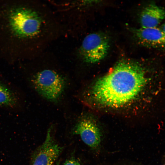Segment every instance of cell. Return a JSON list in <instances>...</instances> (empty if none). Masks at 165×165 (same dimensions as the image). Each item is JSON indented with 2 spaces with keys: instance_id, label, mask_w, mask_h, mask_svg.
I'll return each mask as SVG.
<instances>
[{
  "instance_id": "cell-1",
  "label": "cell",
  "mask_w": 165,
  "mask_h": 165,
  "mask_svg": "<svg viewBox=\"0 0 165 165\" xmlns=\"http://www.w3.org/2000/svg\"><path fill=\"white\" fill-rule=\"evenodd\" d=\"M163 76L161 71H148L137 62L120 61L91 86L85 101L114 109L128 106L141 97L151 103L159 96Z\"/></svg>"
},
{
  "instance_id": "cell-2",
  "label": "cell",
  "mask_w": 165,
  "mask_h": 165,
  "mask_svg": "<svg viewBox=\"0 0 165 165\" xmlns=\"http://www.w3.org/2000/svg\"><path fill=\"white\" fill-rule=\"evenodd\" d=\"M32 82L37 92L43 97L51 101L59 99L66 86V81L64 77L50 69H45L38 72L33 77Z\"/></svg>"
},
{
  "instance_id": "cell-3",
  "label": "cell",
  "mask_w": 165,
  "mask_h": 165,
  "mask_svg": "<svg viewBox=\"0 0 165 165\" xmlns=\"http://www.w3.org/2000/svg\"><path fill=\"white\" fill-rule=\"evenodd\" d=\"M10 25L12 31L20 37H32L38 34L41 29L42 20L35 11L28 8H17L11 13Z\"/></svg>"
},
{
  "instance_id": "cell-4",
  "label": "cell",
  "mask_w": 165,
  "mask_h": 165,
  "mask_svg": "<svg viewBox=\"0 0 165 165\" xmlns=\"http://www.w3.org/2000/svg\"><path fill=\"white\" fill-rule=\"evenodd\" d=\"M110 47L109 39L102 33H94L84 38L80 49V53L86 62L93 64L104 59Z\"/></svg>"
},
{
  "instance_id": "cell-5",
  "label": "cell",
  "mask_w": 165,
  "mask_h": 165,
  "mask_svg": "<svg viewBox=\"0 0 165 165\" xmlns=\"http://www.w3.org/2000/svg\"><path fill=\"white\" fill-rule=\"evenodd\" d=\"M84 143L91 148L98 149L102 142V134L96 121L90 117L83 116L77 122L73 130Z\"/></svg>"
},
{
  "instance_id": "cell-6",
  "label": "cell",
  "mask_w": 165,
  "mask_h": 165,
  "mask_svg": "<svg viewBox=\"0 0 165 165\" xmlns=\"http://www.w3.org/2000/svg\"><path fill=\"white\" fill-rule=\"evenodd\" d=\"M62 150L54 139L51 129L49 128L44 142L32 154L31 165H52Z\"/></svg>"
},
{
  "instance_id": "cell-7",
  "label": "cell",
  "mask_w": 165,
  "mask_h": 165,
  "mask_svg": "<svg viewBox=\"0 0 165 165\" xmlns=\"http://www.w3.org/2000/svg\"><path fill=\"white\" fill-rule=\"evenodd\" d=\"M134 38L140 45L165 51V32L158 27L134 28L132 30Z\"/></svg>"
},
{
  "instance_id": "cell-8",
  "label": "cell",
  "mask_w": 165,
  "mask_h": 165,
  "mask_svg": "<svg viewBox=\"0 0 165 165\" xmlns=\"http://www.w3.org/2000/svg\"><path fill=\"white\" fill-rule=\"evenodd\" d=\"M165 19V10L163 7L154 3L145 7L140 16L141 27L155 28Z\"/></svg>"
},
{
  "instance_id": "cell-9",
  "label": "cell",
  "mask_w": 165,
  "mask_h": 165,
  "mask_svg": "<svg viewBox=\"0 0 165 165\" xmlns=\"http://www.w3.org/2000/svg\"><path fill=\"white\" fill-rule=\"evenodd\" d=\"M17 94L4 83L0 82V107L14 109L19 105Z\"/></svg>"
},
{
  "instance_id": "cell-10",
  "label": "cell",
  "mask_w": 165,
  "mask_h": 165,
  "mask_svg": "<svg viewBox=\"0 0 165 165\" xmlns=\"http://www.w3.org/2000/svg\"><path fill=\"white\" fill-rule=\"evenodd\" d=\"M64 165H81V164L78 160L73 158L66 160Z\"/></svg>"
},
{
  "instance_id": "cell-11",
  "label": "cell",
  "mask_w": 165,
  "mask_h": 165,
  "mask_svg": "<svg viewBox=\"0 0 165 165\" xmlns=\"http://www.w3.org/2000/svg\"><path fill=\"white\" fill-rule=\"evenodd\" d=\"M161 27V28L165 32V20L163 23L162 24Z\"/></svg>"
},
{
  "instance_id": "cell-12",
  "label": "cell",
  "mask_w": 165,
  "mask_h": 165,
  "mask_svg": "<svg viewBox=\"0 0 165 165\" xmlns=\"http://www.w3.org/2000/svg\"><path fill=\"white\" fill-rule=\"evenodd\" d=\"M163 165H165V156L164 157Z\"/></svg>"
},
{
  "instance_id": "cell-13",
  "label": "cell",
  "mask_w": 165,
  "mask_h": 165,
  "mask_svg": "<svg viewBox=\"0 0 165 165\" xmlns=\"http://www.w3.org/2000/svg\"><path fill=\"white\" fill-rule=\"evenodd\" d=\"M54 165H59V162H57L55 164H54Z\"/></svg>"
},
{
  "instance_id": "cell-14",
  "label": "cell",
  "mask_w": 165,
  "mask_h": 165,
  "mask_svg": "<svg viewBox=\"0 0 165 165\" xmlns=\"http://www.w3.org/2000/svg\"></svg>"
}]
</instances>
